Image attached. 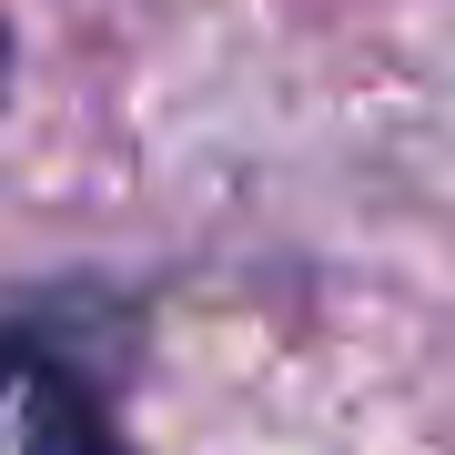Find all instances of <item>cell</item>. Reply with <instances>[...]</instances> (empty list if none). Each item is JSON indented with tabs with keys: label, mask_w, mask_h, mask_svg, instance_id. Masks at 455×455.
Here are the masks:
<instances>
[{
	"label": "cell",
	"mask_w": 455,
	"mask_h": 455,
	"mask_svg": "<svg viewBox=\"0 0 455 455\" xmlns=\"http://www.w3.org/2000/svg\"><path fill=\"white\" fill-rule=\"evenodd\" d=\"M0 455H132L101 385L51 334H0Z\"/></svg>",
	"instance_id": "1"
},
{
	"label": "cell",
	"mask_w": 455,
	"mask_h": 455,
	"mask_svg": "<svg viewBox=\"0 0 455 455\" xmlns=\"http://www.w3.org/2000/svg\"><path fill=\"white\" fill-rule=\"evenodd\" d=\"M0 92H11V20H0Z\"/></svg>",
	"instance_id": "2"
}]
</instances>
